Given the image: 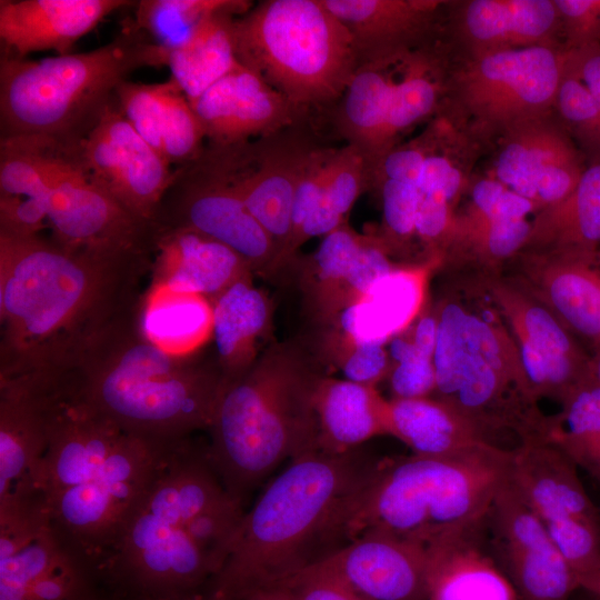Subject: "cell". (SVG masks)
Segmentation results:
<instances>
[{
  "mask_svg": "<svg viewBox=\"0 0 600 600\" xmlns=\"http://www.w3.org/2000/svg\"><path fill=\"white\" fill-rule=\"evenodd\" d=\"M484 524L448 531L426 543L427 600H520L480 543Z\"/></svg>",
  "mask_w": 600,
  "mask_h": 600,
  "instance_id": "29",
  "label": "cell"
},
{
  "mask_svg": "<svg viewBox=\"0 0 600 600\" xmlns=\"http://www.w3.org/2000/svg\"><path fill=\"white\" fill-rule=\"evenodd\" d=\"M321 129L316 121H303L242 143H206L250 213L276 243L283 268L297 182L307 154L320 142Z\"/></svg>",
  "mask_w": 600,
  "mask_h": 600,
  "instance_id": "14",
  "label": "cell"
},
{
  "mask_svg": "<svg viewBox=\"0 0 600 600\" xmlns=\"http://www.w3.org/2000/svg\"><path fill=\"white\" fill-rule=\"evenodd\" d=\"M137 307L110 324L68 371L73 388L130 434L176 441L209 430L228 382L214 354L201 350L179 357L161 350L140 331Z\"/></svg>",
  "mask_w": 600,
  "mask_h": 600,
  "instance_id": "3",
  "label": "cell"
},
{
  "mask_svg": "<svg viewBox=\"0 0 600 600\" xmlns=\"http://www.w3.org/2000/svg\"><path fill=\"white\" fill-rule=\"evenodd\" d=\"M139 600H238L229 594H226L219 590L208 588L207 590L192 596L180 598H158V599H139Z\"/></svg>",
  "mask_w": 600,
  "mask_h": 600,
  "instance_id": "57",
  "label": "cell"
},
{
  "mask_svg": "<svg viewBox=\"0 0 600 600\" xmlns=\"http://www.w3.org/2000/svg\"><path fill=\"white\" fill-rule=\"evenodd\" d=\"M167 66L131 16L111 41L87 52L40 60L1 53L0 138L81 136L133 72Z\"/></svg>",
  "mask_w": 600,
  "mask_h": 600,
  "instance_id": "7",
  "label": "cell"
},
{
  "mask_svg": "<svg viewBox=\"0 0 600 600\" xmlns=\"http://www.w3.org/2000/svg\"><path fill=\"white\" fill-rule=\"evenodd\" d=\"M387 379L391 399L424 398L436 392L433 360L423 356L391 364Z\"/></svg>",
  "mask_w": 600,
  "mask_h": 600,
  "instance_id": "53",
  "label": "cell"
},
{
  "mask_svg": "<svg viewBox=\"0 0 600 600\" xmlns=\"http://www.w3.org/2000/svg\"><path fill=\"white\" fill-rule=\"evenodd\" d=\"M318 450L342 454L390 436L389 399L377 387L323 374L314 393Z\"/></svg>",
  "mask_w": 600,
  "mask_h": 600,
  "instance_id": "35",
  "label": "cell"
},
{
  "mask_svg": "<svg viewBox=\"0 0 600 600\" xmlns=\"http://www.w3.org/2000/svg\"><path fill=\"white\" fill-rule=\"evenodd\" d=\"M106 596H102L97 589L79 600H104Z\"/></svg>",
  "mask_w": 600,
  "mask_h": 600,
  "instance_id": "60",
  "label": "cell"
},
{
  "mask_svg": "<svg viewBox=\"0 0 600 600\" xmlns=\"http://www.w3.org/2000/svg\"><path fill=\"white\" fill-rule=\"evenodd\" d=\"M489 292L514 339L537 400L547 397L562 402L590 381V359L540 299L499 280L490 282Z\"/></svg>",
  "mask_w": 600,
  "mask_h": 600,
  "instance_id": "17",
  "label": "cell"
},
{
  "mask_svg": "<svg viewBox=\"0 0 600 600\" xmlns=\"http://www.w3.org/2000/svg\"><path fill=\"white\" fill-rule=\"evenodd\" d=\"M580 590L600 598V567L579 580Z\"/></svg>",
  "mask_w": 600,
  "mask_h": 600,
  "instance_id": "58",
  "label": "cell"
},
{
  "mask_svg": "<svg viewBox=\"0 0 600 600\" xmlns=\"http://www.w3.org/2000/svg\"><path fill=\"white\" fill-rule=\"evenodd\" d=\"M73 558L78 557L50 527L26 548L0 560V600H27L29 589L40 578Z\"/></svg>",
  "mask_w": 600,
  "mask_h": 600,
  "instance_id": "44",
  "label": "cell"
},
{
  "mask_svg": "<svg viewBox=\"0 0 600 600\" xmlns=\"http://www.w3.org/2000/svg\"><path fill=\"white\" fill-rule=\"evenodd\" d=\"M154 224L212 238L236 251L253 274L270 277L283 269L279 250L253 218L204 146L194 160L174 168Z\"/></svg>",
  "mask_w": 600,
  "mask_h": 600,
  "instance_id": "12",
  "label": "cell"
},
{
  "mask_svg": "<svg viewBox=\"0 0 600 600\" xmlns=\"http://www.w3.org/2000/svg\"><path fill=\"white\" fill-rule=\"evenodd\" d=\"M553 113L587 161L600 160V108L568 66L566 54Z\"/></svg>",
  "mask_w": 600,
  "mask_h": 600,
  "instance_id": "45",
  "label": "cell"
},
{
  "mask_svg": "<svg viewBox=\"0 0 600 600\" xmlns=\"http://www.w3.org/2000/svg\"><path fill=\"white\" fill-rule=\"evenodd\" d=\"M102 572L130 592L131 600L200 593L218 574L184 527L154 516L142 503L100 567Z\"/></svg>",
  "mask_w": 600,
  "mask_h": 600,
  "instance_id": "13",
  "label": "cell"
},
{
  "mask_svg": "<svg viewBox=\"0 0 600 600\" xmlns=\"http://www.w3.org/2000/svg\"><path fill=\"white\" fill-rule=\"evenodd\" d=\"M434 308L433 396L458 409L491 444L492 436L502 431L514 433L519 444L543 440L549 417L538 407L497 306L493 310L452 294Z\"/></svg>",
  "mask_w": 600,
  "mask_h": 600,
  "instance_id": "6",
  "label": "cell"
},
{
  "mask_svg": "<svg viewBox=\"0 0 600 600\" xmlns=\"http://www.w3.org/2000/svg\"><path fill=\"white\" fill-rule=\"evenodd\" d=\"M469 194L466 210L457 212L449 248L462 247L488 263L522 251L532 228L528 217L539 211L536 204L488 177L477 179Z\"/></svg>",
  "mask_w": 600,
  "mask_h": 600,
  "instance_id": "28",
  "label": "cell"
},
{
  "mask_svg": "<svg viewBox=\"0 0 600 600\" xmlns=\"http://www.w3.org/2000/svg\"><path fill=\"white\" fill-rule=\"evenodd\" d=\"M587 593V592H586ZM588 594V598L587 599H583V600H600V598L596 597V596H592V594Z\"/></svg>",
  "mask_w": 600,
  "mask_h": 600,
  "instance_id": "61",
  "label": "cell"
},
{
  "mask_svg": "<svg viewBox=\"0 0 600 600\" xmlns=\"http://www.w3.org/2000/svg\"><path fill=\"white\" fill-rule=\"evenodd\" d=\"M532 293L570 330L600 347L598 251L528 253Z\"/></svg>",
  "mask_w": 600,
  "mask_h": 600,
  "instance_id": "33",
  "label": "cell"
},
{
  "mask_svg": "<svg viewBox=\"0 0 600 600\" xmlns=\"http://www.w3.org/2000/svg\"><path fill=\"white\" fill-rule=\"evenodd\" d=\"M561 404L562 410L549 418L544 441L600 482V386L588 381Z\"/></svg>",
  "mask_w": 600,
  "mask_h": 600,
  "instance_id": "42",
  "label": "cell"
},
{
  "mask_svg": "<svg viewBox=\"0 0 600 600\" xmlns=\"http://www.w3.org/2000/svg\"><path fill=\"white\" fill-rule=\"evenodd\" d=\"M376 462L356 450H313L290 461L243 514L209 588L242 600L341 548L347 508Z\"/></svg>",
  "mask_w": 600,
  "mask_h": 600,
  "instance_id": "2",
  "label": "cell"
},
{
  "mask_svg": "<svg viewBox=\"0 0 600 600\" xmlns=\"http://www.w3.org/2000/svg\"><path fill=\"white\" fill-rule=\"evenodd\" d=\"M78 137L83 158L102 188L131 214L154 224L174 168L136 131L114 93Z\"/></svg>",
  "mask_w": 600,
  "mask_h": 600,
  "instance_id": "15",
  "label": "cell"
},
{
  "mask_svg": "<svg viewBox=\"0 0 600 600\" xmlns=\"http://www.w3.org/2000/svg\"><path fill=\"white\" fill-rule=\"evenodd\" d=\"M566 61L600 108V43L566 50Z\"/></svg>",
  "mask_w": 600,
  "mask_h": 600,
  "instance_id": "54",
  "label": "cell"
},
{
  "mask_svg": "<svg viewBox=\"0 0 600 600\" xmlns=\"http://www.w3.org/2000/svg\"><path fill=\"white\" fill-rule=\"evenodd\" d=\"M370 189L371 174L364 158L350 146L338 147L321 198L289 249L290 264L308 240L323 238L349 223L348 218L357 199Z\"/></svg>",
  "mask_w": 600,
  "mask_h": 600,
  "instance_id": "41",
  "label": "cell"
},
{
  "mask_svg": "<svg viewBox=\"0 0 600 600\" xmlns=\"http://www.w3.org/2000/svg\"><path fill=\"white\" fill-rule=\"evenodd\" d=\"M389 414L390 436L412 454L446 457L491 444L458 409L436 396L389 399Z\"/></svg>",
  "mask_w": 600,
  "mask_h": 600,
  "instance_id": "39",
  "label": "cell"
},
{
  "mask_svg": "<svg viewBox=\"0 0 600 600\" xmlns=\"http://www.w3.org/2000/svg\"><path fill=\"white\" fill-rule=\"evenodd\" d=\"M566 50L600 43V0H554Z\"/></svg>",
  "mask_w": 600,
  "mask_h": 600,
  "instance_id": "52",
  "label": "cell"
},
{
  "mask_svg": "<svg viewBox=\"0 0 600 600\" xmlns=\"http://www.w3.org/2000/svg\"><path fill=\"white\" fill-rule=\"evenodd\" d=\"M191 106L206 143L217 147L251 141L303 121L319 122L242 64L208 88Z\"/></svg>",
  "mask_w": 600,
  "mask_h": 600,
  "instance_id": "22",
  "label": "cell"
},
{
  "mask_svg": "<svg viewBox=\"0 0 600 600\" xmlns=\"http://www.w3.org/2000/svg\"><path fill=\"white\" fill-rule=\"evenodd\" d=\"M332 334L330 357L343 379L377 387L388 378L391 361L384 343L358 340L338 329Z\"/></svg>",
  "mask_w": 600,
  "mask_h": 600,
  "instance_id": "49",
  "label": "cell"
},
{
  "mask_svg": "<svg viewBox=\"0 0 600 600\" xmlns=\"http://www.w3.org/2000/svg\"><path fill=\"white\" fill-rule=\"evenodd\" d=\"M244 13L224 10L207 18L191 37L169 54L171 78L191 103L237 68L233 21Z\"/></svg>",
  "mask_w": 600,
  "mask_h": 600,
  "instance_id": "40",
  "label": "cell"
},
{
  "mask_svg": "<svg viewBox=\"0 0 600 600\" xmlns=\"http://www.w3.org/2000/svg\"><path fill=\"white\" fill-rule=\"evenodd\" d=\"M577 469L553 444L530 440L511 449L508 482L543 522L572 516H600Z\"/></svg>",
  "mask_w": 600,
  "mask_h": 600,
  "instance_id": "32",
  "label": "cell"
},
{
  "mask_svg": "<svg viewBox=\"0 0 600 600\" xmlns=\"http://www.w3.org/2000/svg\"><path fill=\"white\" fill-rule=\"evenodd\" d=\"M211 301L213 354L229 382L243 374L267 348L271 302L254 286L253 274L238 280Z\"/></svg>",
  "mask_w": 600,
  "mask_h": 600,
  "instance_id": "36",
  "label": "cell"
},
{
  "mask_svg": "<svg viewBox=\"0 0 600 600\" xmlns=\"http://www.w3.org/2000/svg\"><path fill=\"white\" fill-rule=\"evenodd\" d=\"M281 583L294 600H370L320 562L301 569Z\"/></svg>",
  "mask_w": 600,
  "mask_h": 600,
  "instance_id": "51",
  "label": "cell"
},
{
  "mask_svg": "<svg viewBox=\"0 0 600 600\" xmlns=\"http://www.w3.org/2000/svg\"><path fill=\"white\" fill-rule=\"evenodd\" d=\"M407 53L359 64L327 116L328 131L364 158L371 177L387 153L388 120L401 61Z\"/></svg>",
  "mask_w": 600,
  "mask_h": 600,
  "instance_id": "30",
  "label": "cell"
},
{
  "mask_svg": "<svg viewBox=\"0 0 600 600\" xmlns=\"http://www.w3.org/2000/svg\"><path fill=\"white\" fill-rule=\"evenodd\" d=\"M418 351L433 360L438 333V318L436 308L424 310L406 330Z\"/></svg>",
  "mask_w": 600,
  "mask_h": 600,
  "instance_id": "55",
  "label": "cell"
},
{
  "mask_svg": "<svg viewBox=\"0 0 600 600\" xmlns=\"http://www.w3.org/2000/svg\"><path fill=\"white\" fill-rule=\"evenodd\" d=\"M53 379L0 380V499L41 494L37 478L48 443Z\"/></svg>",
  "mask_w": 600,
  "mask_h": 600,
  "instance_id": "24",
  "label": "cell"
},
{
  "mask_svg": "<svg viewBox=\"0 0 600 600\" xmlns=\"http://www.w3.org/2000/svg\"><path fill=\"white\" fill-rule=\"evenodd\" d=\"M150 283L202 294L210 300L253 274L232 249L184 229L157 230Z\"/></svg>",
  "mask_w": 600,
  "mask_h": 600,
  "instance_id": "31",
  "label": "cell"
},
{
  "mask_svg": "<svg viewBox=\"0 0 600 600\" xmlns=\"http://www.w3.org/2000/svg\"><path fill=\"white\" fill-rule=\"evenodd\" d=\"M544 524L578 580L600 567V516H572Z\"/></svg>",
  "mask_w": 600,
  "mask_h": 600,
  "instance_id": "47",
  "label": "cell"
},
{
  "mask_svg": "<svg viewBox=\"0 0 600 600\" xmlns=\"http://www.w3.org/2000/svg\"><path fill=\"white\" fill-rule=\"evenodd\" d=\"M160 464L161 451L154 443L126 436L94 479L43 498L52 530L76 557L98 571L142 503Z\"/></svg>",
  "mask_w": 600,
  "mask_h": 600,
  "instance_id": "11",
  "label": "cell"
},
{
  "mask_svg": "<svg viewBox=\"0 0 600 600\" xmlns=\"http://www.w3.org/2000/svg\"><path fill=\"white\" fill-rule=\"evenodd\" d=\"M98 571L73 558L40 578L28 591L27 600H79L96 590Z\"/></svg>",
  "mask_w": 600,
  "mask_h": 600,
  "instance_id": "50",
  "label": "cell"
},
{
  "mask_svg": "<svg viewBox=\"0 0 600 600\" xmlns=\"http://www.w3.org/2000/svg\"><path fill=\"white\" fill-rule=\"evenodd\" d=\"M323 374L309 351L283 341L227 382L207 454L231 497L241 501L284 461L318 450L314 393Z\"/></svg>",
  "mask_w": 600,
  "mask_h": 600,
  "instance_id": "4",
  "label": "cell"
},
{
  "mask_svg": "<svg viewBox=\"0 0 600 600\" xmlns=\"http://www.w3.org/2000/svg\"><path fill=\"white\" fill-rule=\"evenodd\" d=\"M142 334L161 350L183 357L212 340V301L198 293L149 283L137 307Z\"/></svg>",
  "mask_w": 600,
  "mask_h": 600,
  "instance_id": "38",
  "label": "cell"
},
{
  "mask_svg": "<svg viewBox=\"0 0 600 600\" xmlns=\"http://www.w3.org/2000/svg\"><path fill=\"white\" fill-rule=\"evenodd\" d=\"M486 528L490 552L520 600H570L580 590L544 522L508 480L490 507Z\"/></svg>",
  "mask_w": 600,
  "mask_h": 600,
  "instance_id": "16",
  "label": "cell"
},
{
  "mask_svg": "<svg viewBox=\"0 0 600 600\" xmlns=\"http://www.w3.org/2000/svg\"><path fill=\"white\" fill-rule=\"evenodd\" d=\"M318 562L370 600H427V548L419 541L369 530Z\"/></svg>",
  "mask_w": 600,
  "mask_h": 600,
  "instance_id": "23",
  "label": "cell"
},
{
  "mask_svg": "<svg viewBox=\"0 0 600 600\" xmlns=\"http://www.w3.org/2000/svg\"><path fill=\"white\" fill-rule=\"evenodd\" d=\"M243 514L241 501L228 494L214 506L193 517L184 527L214 564L218 574L227 560Z\"/></svg>",
  "mask_w": 600,
  "mask_h": 600,
  "instance_id": "48",
  "label": "cell"
},
{
  "mask_svg": "<svg viewBox=\"0 0 600 600\" xmlns=\"http://www.w3.org/2000/svg\"><path fill=\"white\" fill-rule=\"evenodd\" d=\"M563 47L454 56L440 114L487 150L508 130L553 113Z\"/></svg>",
  "mask_w": 600,
  "mask_h": 600,
  "instance_id": "9",
  "label": "cell"
},
{
  "mask_svg": "<svg viewBox=\"0 0 600 600\" xmlns=\"http://www.w3.org/2000/svg\"><path fill=\"white\" fill-rule=\"evenodd\" d=\"M382 206V226L377 236L390 253L416 238V220L422 193L413 182L383 180L374 189Z\"/></svg>",
  "mask_w": 600,
  "mask_h": 600,
  "instance_id": "46",
  "label": "cell"
},
{
  "mask_svg": "<svg viewBox=\"0 0 600 600\" xmlns=\"http://www.w3.org/2000/svg\"><path fill=\"white\" fill-rule=\"evenodd\" d=\"M600 246V160L587 162L576 188L532 220L527 253H582Z\"/></svg>",
  "mask_w": 600,
  "mask_h": 600,
  "instance_id": "37",
  "label": "cell"
},
{
  "mask_svg": "<svg viewBox=\"0 0 600 600\" xmlns=\"http://www.w3.org/2000/svg\"><path fill=\"white\" fill-rule=\"evenodd\" d=\"M242 600H294L283 583L257 588L248 592Z\"/></svg>",
  "mask_w": 600,
  "mask_h": 600,
  "instance_id": "56",
  "label": "cell"
},
{
  "mask_svg": "<svg viewBox=\"0 0 600 600\" xmlns=\"http://www.w3.org/2000/svg\"><path fill=\"white\" fill-rule=\"evenodd\" d=\"M590 381L600 386V351L590 359Z\"/></svg>",
  "mask_w": 600,
  "mask_h": 600,
  "instance_id": "59",
  "label": "cell"
},
{
  "mask_svg": "<svg viewBox=\"0 0 600 600\" xmlns=\"http://www.w3.org/2000/svg\"><path fill=\"white\" fill-rule=\"evenodd\" d=\"M152 260L0 233V380L72 370L110 324L137 307Z\"/></svg>",
  "mask_w": 600,
  "mask_h": 600,
  "instance_id": "1",
  "label": "cell"
},
{
  "mask_svg": "<svg viewBox=\"0 0 600 600\" xmlns=\"http://www.w3.org/2000/svg\"><path fill=\"white\" fill-rule=\"evenodd\" d=\"M127 0H1V53L27 58L37 51L71 53L76 42L104 18L134 6Z\"/></svg>",
  "mask_w": 600,
  "mask_h": 600,
  "instance_id": "26",
  "label": "cell"
},
{
  "mask_svg": "<svg viewBox=\"0 0 600 600\" xmlns=\"http://www.w3.org/2000/svg\"><path fill=\"white\" fill-rule=\"evenodd\" d=\"M510 456L511 449L483 444L446 457L377 461L346 511L344 544L369 530L426 544L484 523L508 480Z\"/></svg>",
  "mask_w": 600,
  "mask_h": 600,
  "instance_id": "5",
  "label": "cell"
},
{
  "mask_svg": "<svg viewBox=\"0 0 600 600\" xmlns=\"http://www.w3.org/2000/svg\"><path fill=\"white\" fill-rule=\"evenodd\" d=\"M442 259L436 254L422 264L396 266L340 314L336 329L358 340L382 343L406 331L423 311L429 273Z\"/></svg>",
  "mask_w": 600,
  "mask_h": 600,
  "instance_id": "34",
  "label": "cell"
},
{
  "mask_svg": "<svg viewBox=\"0 0 600 600\" xmlns=\"http://www.w3.org/2000/svg\"><path fill=\"white\" fill-rule=\"evenodd\" d=\"M396 264L384 247L349 223L322 238L303 261L302 290L313 318L336 324L340 314L358 302Z\"/></svg>",
  "mask_w": 600,
  "mask_h": 600,
  "instance_id": "21",
  "label": "cell"
},
{
  "mask_svg": "<svg viewBox=\"0 0 600 600\" xmlns=\"http://www.w3.org/2000/svg\"><path fill=\"white\" fill-rule=\"evenodd\" d=\"M443 34L454 56L563 47L554 0L447 1Z\"/></svg>",
  "mask_w": 600,
  "mask_h": 600,
  "instance_id": "20",
  "label": "cell"
},
{
  "mask_svg": "<svg viewBox=\"0 0 600 600\" xmlns=\"http://www.w3.org/2000/svg\"><path fill=\"white\" fill-rule=\"evenodd\" d=\"M352 38L359 64L394 58L443 34L447 0H321Z\"/></svg>",
  "mask_w": 600,
  "mask_h": 600,
  "instance_id": "25",
  "label": "cell"
},
{
  "mask_svg": "<svg viewBox=\"0 0 600 600\" xmlns=\"http://www.w3.org/2000/svg\"><path fill=\"white\" fill-rule=\"evenodd\" d=\"M47 191L51 239L71 251L152 256L157 227L124 209L89 169L78 136H28Z\"/></svg>",
  "mask_w": 600,
  "mask_h": 600,
  "instance_id": "10",
  "label": "cell"
},
{
  "mask_svg": "<svg viewBox=\"0 0 600 600\" xmlns=\"http://www.w3.org/2000/svg\"><path fill=\"white\" fill-rule=\"evenodd\" d=\"M240 64L307 116L327 122L359 61L352 38L321 0H263L233 21Z\"/></svg>",
  "mask_w": 600,
  "mask_h": 600,
  "instance_id": "8",
  "label": "cell"
},
{
  "mask_svg": "<svg viewBox=\"0 0 600 600\" xmlns=\"http://www.w3.org/2000/svg\"><path fill=\"white\" fill-rule=\"evenodd\" d=\"M491 147L486 174L539 210L571 193L588 162L554 113L508 130Z\"/></svg>",
  "mask_w": 600,
  "mask_h": 600,
  "instance_id": "18",
  "label": "cell"
},
{
  "mask_svg": "<svg viewBox=\"0 0 600 600\" xmlns=\"http://www.w3.org/2000/svg\"><path fill=\"white\" fill-rule=\"evenodd\" d=\"M126 434L78 394L68 372L56 377L37 478L42 498L94 479Z\"/></svg>",
  "mask_w": 600,
  "mask_h": 600,
  "instance_id": "19",
  "label": "cell"
},
{
  "mask_svg": "<svg viewBox=\"0 0 600 600\" xmlns=\"http://www.w3.org/2000/svg\"><path fill=\"white\" fill-rule=\"evenodd\" d=\"M114 97L136 131L173 168L202 152L206 137L201 123L171 77L157 83L127 80L117 87Z\"/></svg>",
  "mask_w": 600,
  "mask_h": 600,
  "instance_id": "27",
  "label": "cell"
},
{
  "mask_svg": "<svg viewBox=\"0 0 600 600\" xmlns=\"http://www.w3.org/2000/svg\"><path fill=\"white\" fill-rule=\"evenodd\" d=\"M252 6L248 0H140L131 17L169 59L207 18L224 10L246 13Z\"/></svg>",
  "mask_w": 600,
  "mask_h": 600,
  "instance_id": "43",
  "label": "cell"
}]
</instances>
